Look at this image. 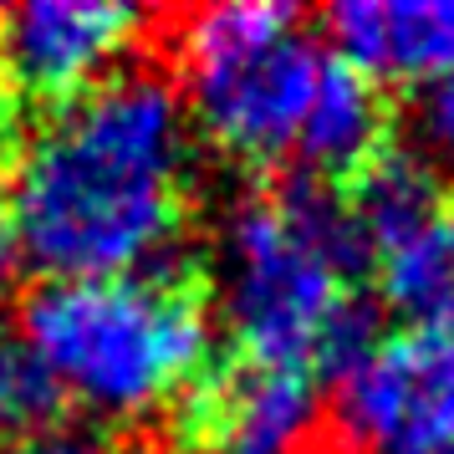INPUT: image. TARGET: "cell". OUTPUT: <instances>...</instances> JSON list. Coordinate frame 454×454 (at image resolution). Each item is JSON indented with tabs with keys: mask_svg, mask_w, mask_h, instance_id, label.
Wrapping results in <instances>:
<instances>
[{
	"mask_svg": "<svg viewBox=\"0 0 454 454\" xmlns=\"http://www.w3.org/2000/svg\"><path fill=\"white\" fill-rule=\"evenodd\" d=\"M194 133L179 87L123 67L46 118L5 189V230L46 281L138 276L184 220Z\"/></svg>",
	"mask_w": 454,
	"mask_h": 454,
	"instance_id": "cell-1",
	"label": "cell"
},
{
	"mask_svg": "<svg viewBox=\"0 0 454 454\" xmlns=\"http://www.w3.org/2000/svg\"><path fill=\"white\" fill-rule=\"evenodd\" d=\"M372 261L352 205L311 174L240 194L220 220V317L246 363L311 372L322 332Z\"/></svg>",
	"mask_w": 454,
	"mask_h": 454,
	"instance_id": "cell-2",
	"label": "cell"
},
{
	"mask_svg": "<svg viewBox=\"0 0 454 454\" xmlns=\"http://www.w3.org/2000/svg\"><path fill=\"white\" fill-rule=\"evenodd\" d=\"M21 342L62 398L98 419H144L205 372L209 317L174 276L42 281L21 301Z\"/></svg>",
	"mask_w": 454,
	"mask_h": 454,
	"instance_id": "cell-3",
	"label": "cell"
},
{
	"mask_svg": "<svg viewBox=\"0 0 454 454\" xmlns=\"http://www.w3.org/2000/svg\"><path fill=\"white\" fill-rule=\"evenodd\" d=\"M184 107L215 144L276 164L296 153L332 51L301 31V11L281 0H225L179 21Z\"/></svg>",
	"mask_w": 454,
	"mask_h": 454,
	"instance_id": "cell-4",
	"label": "cell"
},
{
	"mask_svg": "<svg viewBox=\"0 0 454 454\" xmlns=\"http://www.w3.org/2000/svg\"><path fill=\"white\" fill-rule=\"evenodd\" d=\"M337 424L363 454H454V332H393L337 378Z\"/></svg>",
	"mask_w": 454,
	"mask_h": 454,
	"instance_id": "cell-5",
	"label": "cell"
},
{
	"mask_svg": "<svg viewBox=\"0 0 454 454\" xmlns=\"http://www.w3.org/2000/svg\"><path fill=\"white\" fill-rule=\"evenodd\" d=\"M144 31L138 5L118 0H26L0 11V67L11 87L42 103H72L118 72Z\"/></svg>",
	"mask_w": 454,
	"mask_h": 454,
	"instance_id": "cell-6",
	"label": "cell"
},
{
	"mask_svg": "<svg viewBox=\"0 0 454 454\" xmlns=\"http://www.w3.org/2000/svg\"><path fill=\"white\" fill-rule=\"evenodd\" d=\"M317 383L296 368L240 363L200 388L189 409L194 454H296L317 429Z\"/></svg>",
	"mask_w": 454,
	"mask_h": 454,
	"instance_id": "cell-7",
	"label": "cell"
},
{
	"mask_svg": "<svg viewBox=\"0 0 454 454\" xmlns=\"http://www.w3.org/2000/svg\"><path fill=\"white\" fill-rule=\"evenodd\" d=\"M322 26L332 57L363 77L439 82L454 72V0H342Z\"/></svg>",
	"mask_w": 454,
	"mask_h": 454,
	"instance_id": "cell-8",
	"label": "cell"
},
{
	"mask_svg": "<svg viewBox=\"0 0 454 454\" xmlns=\"http://www.w3.org/2000/svg\"><path fill=\"white\" fill-rule=\"evenodd\" d=\"M383 138V103H378V82L363 77L357 67L332 57L327 77L317 87V103L307 113V128L296 138V159L301 174L327 179V174H352L378 153Z\"/></svg>",
	"mask_w": 454,
	"mask_h": 454,
	"instance_id": "cell-9",
	"label": "cell"
},
{
	"mask_svg": "<svg viewBox=\"0 0 454 454\" xmlns=\"http://www.w3.org/2000/svg\"><path fill=\"white\" fill-rule=\"evenodd\" d=\"M348 205L363 225V240H368L372 255L403 246L409 235H419L444 215L434 164L419 148H378L357 174V189H352Z\"/></svg>",
	"mask_w": 454,
	"mask_h": 454,
	"instance_id": "cell-10",
	"label": "cell"
},
{
	"mask_svg": "<svg viewBox=\"0 0 454 454\" xmlns=\"http://www.w3.org/2000/svg\"><path fill=\"white\" fill-rule=\"evenodd\" d=\"M383 296L398 317L424 332H454V209L378 255Z\"/></svg>",
	"mask_w": 454,
	"mask_h": 454,
	"instance_id": "cell-11",
	"label": "cell"
},
{
	"mask_svg": "<svg viewBox=\"0 0 454 454\" xmlns=\"http://www.w3.org/2000/svg\"><path fill=\"white\" fill-rule=\"evenodd\" d=\"M62 403L67 398L42 357L21 337H0V444L57 429Z\"/></svg>",
	"mask_w": 454,
	"mask_h": 454,
	"instance_id": "cell-12",
	"label": "cell"
},
{
	"mask_svg": "<svg viewBox=\"0 0 454 454\" xmlns=\"http://www.w3.org/2000/svg\"><path fill=\"white\" fill-rule=\"evenodd\" d=\"M413 138L424 159L454 164V72L439 82L419 87V103H413Z\"/></svg>",
	"mask_w": 454,
	"mask_h": 454,
	"instance_id": "cell-13",
	"label": "cell"
},
{
	"mask_svg": "<svg viewBox=\"0 0 454 454\" xmlns=\"http://www.w3.org/2000/svg\"><path fill=\"white\" fill-rule=\"evenodd\" d=\"M0 454H113L87 429H46V434H31V439H16V444H0Z\"/></svg>",
	"mask_w": 454,
	"mask_h": 454,
	"instance_id": "cell-14",
	"label": "cell"
},
{
	"mask_svg": "<svg viewBox=\"0 0 454 454\" xmlns=\"http://www.w3.org/2000/svg\"><path fill=\"white\" fill-rule=\"evenodd\" d=\"M11 296H16V246H11V230L0 220V322L11 311Z\"/></svg>",
	"mask_w": 454,
	"mask_h": 454,
	"instance_id": "cell-15",
	"label": "cell"
}]
</instances>
